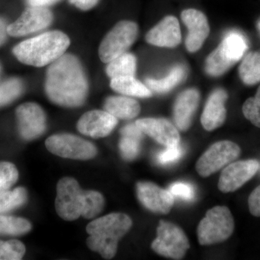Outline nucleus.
Segmentation results:
<instances>
[{"label": "nucleus", "instance_id": "nucleus-18", "mask_svg": "<svg viewBox=\"0 0 260 260\" xmlns=\"http://www.w3.org/2000/svg\"><path fill=\"white\" fill-rule=\"evenodd\" d=\"M227 99L228 94L223 89H216L210 94L201 116L205 129L213 131L223 125L226 119L225 104Z\"/></svg>", "mask_w": 260, "mask_h": 260}, {"label": "nucleus", "instance_id": "nucleus-32", "mask_svg": "<svg viewBox=\"0 0 260 260\" xmlns=\"http://www.w3.org/2000/svg\"><path fill=\"white\" fill-rule=\"evenodd\" d=\"M18 171L14 164L0 162V195L10 190L18 181Z\"/></svg>", "mask_w": 260, "mask_h": 260}, {"label": "nucleus", "instance_id": "nucleus-4", "mask_svg": "<svg viewBox=\"0 0 260 260\" xmlns=\"http://www.w3.org/2000/svg\"><path fill=\"white\" fill-rule=\"evenodd\" d=\"M132 226L133 220L124 213H111L95 219L86 227L89 234L87 245L104 259H112L117 251L119 240Z\"/></svg>", "mask_w": 260, "mask_h": 260}, {"label": "nucleus", "instance_id": "nucleus-1", "mask_svg": "<svg viewBox=\"0 0 260 260\" xmlns=\"http://www.w3.org/2000/svg\"><path fill=\"white\" fill-rule=\"evenodd\" d=\"M44 88L48 99L56 105L83 106L88 97L89 84L81 61L73 54H63L49 64Z\"/></svg>", "mask_w": 260, "mask_h": 260}, {"label": "nucleus", "instance_id": "nucleus-12", "mask_svg": "<svg viewBox=\"0 0 260 260\" xmlns=\"http://www.w3.org/2000/svg\"><path fill=\"white\" fill-rule=\"evenodd\" d=\"M256 160H240L232 162L222 172L218 188L222 192H232L242 187L259 171Z\"/></svg>", "mask_w": 260, "mask_h": 260}, {"label": "nucleus", "instance_id": "nucleus-15", "mask_svg": "<svg viewBox=\"0 0 260 260\" xmlns=\"http://www.w3.org/2000/svg\"><path fill=\"white\" fill-rule=\"evenodd\" d=\"M137 194L142 205L154 213L168 214L174 206L172 193L149 181L137 184Z\"/></svg>", "mask_w": 260, "mask_h": 260}, {"label": "nucleus", "instance_id": "nucleus-11", "mask_svg": "<svg viewBox=\"0 0 260 260\" xmlns=\"http://www.w3.org/2000/svg\"><path fill=\"white\" fill-rule=\"evenodd\" d=\"M53 21V14L46 7L29 6L14 23L8 26L10 37H22L46 29Z\"/></svg>", "mask_w": 260, "mask_h": 260}, {"label": "nucleus", "instance_id": "nucleus-23", "mask_svg": "<svg viewBox=\"0 0 260 260\" xmlns=\"http://www.w3.org/2000/svg\"><path fill=\"white\" fill-rule=\"evenodd\" d=\"M186 70L185 67L178 64L171 70L170 73L166 78L160 80H145V85L150 90L158 93H165L175 88L177 85L185 80Z\"/></svg>", "mask_w": 260, "mask_h": 260}, {"label": "nucleus", "instance_id": "nucleus-6", "mask_svg": "<svg viewBox=\"0 0 260 260\" xmlns=\"http://www.w3.org/2000/svg\"><path fill=\"white\" fill-rule=\"evenodd\" d=\"M138 36V25L130 20L116 23L103 39L99 49V55L104 63L124 54L134 44Z\"/></svg>", "mask_w": 260, "mask_h": 260}, {"label": "nucleus", "instance_id": "nucleus-13", "mask_svg": "<svg viewBox=\"0 0 260 260\" xmlns=\"http://www.w3.org/2000/svg\"><path fill=\"white\" fill-rule=\"evenodd\" d=\"M117 124V118L107 111L93 110L85 113L80 118L77 129L81 134L99 139L110 135Z\"/></svg>", "mask_w": 260, "mask_h": 260}, {"label": "nucleus", "instance_id": "nucleus-20", "mask_svg": "<svg viewBox=\"0 0 260 260\" xmlns=\"http://www.w3.org/2000/svg\"><path fill=\"white\" fill-rule=\"evenodd\" d=\"M104 109L117 119H134L139 115L141 108L135 99L125 96H109L104 102Z\"/></svg>", "mask_w": 260, "mask_h": 260}, {"label": "nucleus", "instance_id": "nucleus-28", "mask_svg": "<svg viewBox=\"0 0 260 260\" xmlns=\"http://www.w3.org/2000/svg\"><path fill=\"white\" fill-rule=\"evenodd\" d=\"M31 229V223L26 219L0 215V235L18 237L28 234Z\"/></svg>", "mask_w": 260, "mask_h": 260}, {"label": "nucleus", "instance_id": "nucleus-14", "mask_svg": "<svg viewBox=\"0 0 260 260\" xmlns=\"http://www.w3.org/2000/svg\"><path fill=\"white\" fill-rule=\"evenodd\" d=\"M181 20L188 28L185 41L186 49L191 53L197 52L203 47L210 34L208 19L203 12L196 9H186L181 14Z\"/></svg>", "mask_w": 260, "mask_h": 260}, {"label": "nucleus", "instance_id": "nucleus-27", "mask_svg": "<svg viewBox=\"0 0 260 260\" xmlns=\"http://www.w3.org/2000/svg\"><path fill=\"white\" fill-rule=\"evenodd\" d=\"M235 64L228 57L219 44L218 47L212 51L207 58L205 71L210 76H221Z\"/></svg>", "mask_w": 260, "mask_h": 260}, {"label": "nucleus", "instance_id": "nucleus-17", "mask_svg": "<svg viewBox=\"0 0 260 260\" xmlns=\"http://www.w3.org/2000/svg\"><path fill=\"white\" fill-rule=\"evenodd\" d=\"M145 39L148 44L155 47H177L181 41L180 26L177 18L172 15L165 17L149 30Z\"/></svg>", "mask_w": 260, "mask_h": 260}, {"label": "nucleus", "instance_id": "nucleus-38", "mask_svg": "<svg viewBox=\"0 0 260 260\" xmlns=\"http://www.w3.org/2000/svg\"><path fill=\"white\" fill-rule=\"evenodd\" d=\"M8 24L7 23L6 20L0 18V47L5 44L9 36L8 32Z\"/></svg>", "mask_w": 260, "mask_h": 260}, {"label": "nucleus", "instance_id": "nucleus-31", "mask_svg": "<svg viewBox=\"0 0 260 260\" xmlns=\"http://www.w3.org/2000/svg\"><path fill=\"white\" fill-rule=\"evenodd\" d=\"M25 246L18 240H0V260H20L25 254Z\"/></svg>", "mask_w": 260, "mask_h": 260}, {"label": "nucleus", "instance_id": "nucleus-2", "mask_svg": "<svg viewBox=\"0 0 260 260\" xmlns=\"http://www.w3.org/2000/svg\"><path fill=\"white\" fill-rule=\"evenodd\" d=\"M105 200L100 192L83 190L73 177L61 179L56 186L55 208L63 220L73 221L80 217L91 219L102 213Z\"/></svg>", "mask_w": 260, "mask_h": 260}, {"label": "nucleus", "instance_id": "nucleus-3", "mask_svg": "<svg viewBox=\"0 0 260 260\" xmlns=\"http://www.w3.org/2000/svg\"><path fill=\"white\" fill-rule=\"evenodd\" d=\"M70 45L68 35L59 30H53L20 43L13 48V53L23 64L42 68L61 57Z\"/></svg>", "mask_w": 260, "mask_h": 260}, {"label": "nucleus", "instance_id": "nucleus-21", "mask_svg": "<svg viewBox=\"0 0 260 260\" xmlns=\"http://www.w3.org/2000/svg\"><path fill=\"white\" fill-rule=\"evenodd\" d=\"M120 133L119 149L121 155L125 160H133L140 153V140L143 138V133L135 123L124 126Z\"/></svg>", "mask_w": 260, "mask_h": 260}, {"label": "nucleus", "instance_id": "nucleus-22", "mask_svg": "<svg viewBox=\"0 0 260 260\" xmlns=\"http://www.w3.org/2000/svg\"><path fill=\"white\" fill-rule=\"evenodd\" d=\"M111 88L114 91L127 95L138 98L152 96V91L145 84L137 80L135 77H121L111 79Z\"/></svg>", "mask_w": 260, "mask_h": 260}, {"label": "nucleus", "instance_id": "nucleus-9", "mask_svg": "<svg viewBox=\"0 0 260 260\" xmlns=\"http://www.w3.org/2000/svg\"><path fill=\"white\" fill-rule=\"evenodd\" d=\"M241 153L239 145L229 140L217 142L202 155L197 162V172L201 177H209L236 160Z\"/></svg>", "mask_w": 260, "mask_h": 260}, {"label": "nucleus", "instance_id": "nucleus-30", "mask_svg": "<svg viewBox=\"0 0 260 260\" xmlns=\"http://www.w3.org/2000/svg\"><path fill=\"white\" fill-rule=\"evenodd\" d=\"M23 82L19 78L7 80L0 85V107L8 105L23 93Z\"/></svg>", "mask_w": 260, "mask_h": 260}, {"label": "nucleus", "instance_id": "nucleus-5", "mask_svg": "<svg viewBox=\"0 0 260 260\" xmlns=\"http://www.w3.org/2000/svg\"><path fill=\"white\" fill-rule=\"evenodd\" d=\"M234 230V220L225 206H215L207 212L198 228L201 245H211L226 240Z\"/></svg>", "mask_w": 260, "mask_h": 260}, {"label": "nucleus", "instance_id": "nucleus-16", "mask_svg": "<svg viewBox=\"0 0 260 260\" xmlns=\"http://www.w3.org/2000/svg\"><path fill=\"white\" fill-rule=\"evenodd\" d=\"M135 124L143 134L148 135L167 148L179 144L180 136L177 127L167 119L144 118L138 119Z\"/></svg>", "mask_w": 260, "mask_h": 260}, {"label": "nucleus", "instance_id": "nucleus-29", "mask_svg": "<svg viewBox=\"0 0 260 260\" xmlns=\"http://www.w3.org/2000/svg\"><path fill=\"white\" fill-rule=\"evenodd\" d=\"M28 200V191L24 187H17L0 195V215L20 208Z\"/></svg>", "mask_w": 260, "mask_h": 260}, {"label": "nucleus", "instance_id": "nucleus-7", "mask_svg": "<svg viewBox=\"0 0 260 260\" xmlns=\"http://www.w3.org/2000/svg\"><path fill=\"white\" fill-rule=\"evenodd\" d=\"M45 145L54 155L73 160H90L95 158L98 153L93 143L69 133L51 135L46 140Z\"/></svg>", "mask_w": 260, "mask_h": 260}, {"label": "nucleus", "instance_id": "nucleus-25", "mask_svg": "<svg viewBox=\"0 0 260 260\" xmlns=\"http://www.w3.org/2000/svg\"><path fill=\"white\" fill-rule=\"evenodd\" d=\"M243 83L254 85L260 82V50L251 51L244 58L239 68Z\"/></svg>", "mask_w": 260, "mask_h": 260}, {"label": "nucleus", "instance_id": "nucleus-19", "mask_svg": "<svg viewBox=\"0 0 260 260\" xmlns=\"http://www.w3.org/2000/svg\"><path fill=\"white\" fill-rule=\"evenodd\" d=\"M200 99V93L194 88L187 89L177 97L174 107V119L179 129L186 131L189 129Z\"/></svg>", "mask_w": 260, "mask_h": 260}, {"label": "nucleus", "instance_id": "nucleus-10", "mask_svg": "<svg viewBox=\"0 0 260 260\" xmlns=\"http://www.w3.org/2000/svg\"><path fill=\"white\" fill-rule=\"evenodd\" d=\"M18 133L25 140L37 139L47 129V116L44 109L36 103L28 102L17 108Z\"/></svg>", "mask_w": 260, "mask_h": 260}, {"label": "nucleus", "instance_id": "nucleus-39", "mask_svg": "<svg viewBox=\"0 0 260 260\" xmlns=\"http://www.w3.org/2000/svg\"><path fill=\"white\" fill-rule=\"evenodd\" d=\"M59 1H60V0H26V3L29 6L46 7V8H48V7L55 4Z\"/></svg>", "mask_w": 260, "mask_h": 260}, {"label": "nucleus", "instance_id": "nucleus-33", "mask_svg": "<svg viewBox=\"0 0 260 260\" xmlns=\"http://www.w3.org/2000/svg\"><path fill=\"white\" fill-rule=\"evenodd\" d=\"M242 111L248 120L260 128V86L255 96L249 98L244 102Z\"/></svg>", "mask_w": 260, "mask_h": 260}, {"label": "nucleus", "instance_id": "nucleus-36", "mask_svg": "<svg viewBox=\"0 0 260 260\" xmlns=\"http://www.w3.org/2000/svg\"><path fill=\"white\" fill-rule=\"evenodd\" d=\"M248 203L250 213L254 216L260 217V185L251 193Z\"/></svg>", "mask_w": 260, "mask_h": 260}, {"label": "nucleus", "instance_id": "nucleus-26", "mask_svg": "<svg viewBox=\"0 0 260 260\" xmlns=\"http://www.w3.org/2000/svg\"><path fill=\"white\" fill-rule=\"evenodd\" d=\"M220 45L228 57L234 63L242 59L248 48L245 38L237 31L229 32Z\"/></svg>", "mask_w": 260, "mask_h": 260}, {"label": "nucleus", "instance_id": "nucleus-40", "mask_svg": "<svg viewBox=\"0 0 260 260\" xmlns=\"http://www.w3.org/2000/svg\"><path fill=\"white\" fill-rule=\"evenodd\" d=\"M259 172H260V165H259Z\"/></svg>", "mask_w": 260, "mask_h": 260}, {"label": "nucleus", "instance_id": "nucleus-24", "mask_svg": "<svg viewBox=\"0 0 260 260\" xmlns=\"http://www.w3.org/2000/svg\"><path fill=\"white\" fill-rule=\"evenodd\" d=\"M137 59L134 54L124 53L108 63L107 74L111 79L121 77H135Z\"/></svg>", "mask_w": 260, "mask_h": 260}, {"label": "nucleus", "instance_id": "nucleus-35", "mask_svg": "<svg viewBox=\"0 0 260 260\" xmlns=\"http://www.w3.org/2000/svg\"><path fill=\"white\" fill-rule=\"evenodd\" d=\"M183 150L179 146V144L176 146L168 147L165 150L158 154L157 160L162 165H167L177 161L181 158Z\"/></svg>", "mask_w": 260, "mask_h": 260}, {"label": "nucleus", "instance_id": "nucleus-37", "mask_svg": "<svg viewBox=\"0 0 260 260\" xmlns=\"http://www.w3.org/2000/svg\"><path fill=\"white\" fill-rule=\"evenodd\" d=\"M70 4L74 5L78 9L87 11L91 10L99 3V0H69Z\"/></svg>", "mask_w": 260, "mask_h": 260}, {"label": "nucleus", "instance_id": "nucleus-41", "mask_svg": "<svg viewBox=\"0 0 260 260\" xmlns=\"http://www.w3.org/2000/svg\"><path fill=\"white\" fill-rule=\"evenodd\" d=\"M259 28H260V23H259Z\"/></svg>", "mask_w": 260, "mask_h": 260}, {"label": "nucleus", "instance_id": "nucleus-8", "mask_svg": "<svg viewBox=\"0 0 260 260\" xmlns=\"http://www.w3.org/2000/svg\"><path fill=\"white\" fill-rule=\"evenodd\" d=\"M157 235L158 237L152 243V249L165 257L181 259L190 247L188 238L182 229L171 222L160 220Z\"/></svg>", "mask_w": 260, "mask_h": 260}, {"label": "nucleus", "instance_id": "nucleus-34", "mask_svg": "<svg viewBox=\"0 0 260 260\" xmlns=\"http://www.w3.org/2000/svg\"><path fill=\"white\" fill-rule=\"evenodd\" d=\"M169 191L173 196L177 197L182 200H191L194 198V187L188 183H174L169 187Z\"/></svg>", "mask_w": 260, "mask_h": 260}]
</instances>
